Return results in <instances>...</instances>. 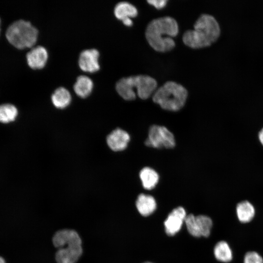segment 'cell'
<instances>
[{"mask_svg":"<svg viewBox=\"0 0 263 263\" xmlns=\"http://www.w3.org/2000/svg\"><path fill=\"white\" fill-rule=\"evenodd\" d=\"M178 32L176 20L172 17L165 16L153 19L148 23L145 37L155 51L165 53L175 47V42L172 38L176 37Z\"/></svg>","mask_w":263,"mask_h":263,"instance_id":"obj_1","label":"cell"},{"mask_svg":"<svg viewBox=\"0 0 263 263\" xmlns=\"http://www.w3.org/2000/svg\"><path fill=\"white\" fill-rule=\"evenodd\" d=\"M193 30L186 31L182 40L187 46L192 49L208 47L216 41L220 36V27L212 15H201L194 23Z\"/></svg>","mask_w":263,"mask_h":263,"instance_id":"obj_2","label":"cell"},{"mask_svg":"<svg viewBox=\"0 0 263 263\" xmlns=\"http://www.w3.org/2000/svg\"><path fill=\"white\" fill-rule=\"evenodd\" d=\"M157 87V83L154 78L144 75L121 78L115 85L118 94L126 100L135 99L136 94L141 99H147L154 93Z\"/></svg>","mask_w":263,"mask_h":263,"instance_id":"obj_3","label":"cell"},{"mask_svg":"<svg viewBox=\"0 0 263 263\" xmlns=\"http://www.w3.org/2000/svg\"><path fill=\"white\" fill-rule=\"evenodd\" d=\"M53 243L57 248L56 253L57 263H75L82 254L81 239L74 230L57 231L53 236Z\"/></svg>","mask_w":263,"mask_h":263,"instance_id":"obj_4","label":"cell"},{"mask_svg":"<svg viewBox=\"0 0 263 263\" xmlns=\"http://www.w3.org/2000/svg\"><path fill=\"white\" fill-rule=\"evenodd\" d=\"M188 95V91L183 86L169 81L155 91L152 99L163 109L176 112L184 106Z\"/></svg>","mask_w":263,"mask_h":263,"instance_id":"obj_5","label":"cell"},{"mask_svg":"<svg viewBox=\"0 0 263 263\" xmlns=\"http://www.w3.org/2000/svg\"><path fill=\"white\" fill-rule=\"evenodd\" d=\"M38 30L29 21L19 19L7 28L6 37L16 48L23 49L33 47L37 40Z\"/></svg>","mask_w":263,"mask_h":263,"instance_id":"obj_6","label":"cell"},{"mask_svg":"<svg viewBox=\"0 0 263 263\" xmlns=\"http://www.w3.org/2000/svg\"><path fill=\"white\" fill-rule=\"evenodd\" d=\"M145 144L147 146L154 148L170 149L175 146V141L173 134L167 128L152 125L150 128Z\"/></svg>","mask_w":263,"mask_h":263,"instance_id":"obj_7","label":"cell"},{"mask_svg":"<svg viewBox=\"0 0 263 263\" xmlns=\"http://www.w3.org/2000/svg\"><path fill=\"white\" fill-rule=\"evenodd\" d=\"M185 222L188 232L194 237H207L210 233L212 221L208 216L190 214L187 215Z\"/></svg>","mask_w":263,"mask_h":263,"instance_id":"obj_8","label":"cell"},{"mask_svg":"<svg viewBox=\"0 0 263 263\" xmlns=\"http://www.w3.org/2000/svg\"><path fill=\"white\" fill-rule=\"evenodd\" d=\"M187 214L182 207L174 208L169 214L164 222L165 231L169 236H173L181 228Z\"/></svg>","mask_w":263,"mask_h":263,"instance_id":"obj_9","label":"cell"},{"mask_svg":"<svg viewBox=\"0 0 263 263\" xmlns=\"http://www.w3.org/2000/svg\"><path fill=\"white\" fill-rule=\"evenodd\" d=\"M99 53L96 49L83 50L78 58V65L83 71L94 73L99 70L100 65L98 61Z\"/></svg>","mask_w":263,"mask_h":263,"instance_id":"obj_10","label":"cell"},{"mask_svg":"<svg viewBox=\"0 0 263 263\" xmlns=\"http://www.w3.org/2000/svg\"><path fill=\"white\" fill-rule=\"evenodd\" d=\"M48 57L47 50L40 45L32 47L26 54L28 65L33 69H39L44 67Z\"/></svg>","mask_w":263,"mask_h":263,"instance_id":"obj_11","label":"cell"},{"mask_svg":"<svg viewBox=\"0 0 263 263\" xmlns=\"http://www.w3.org/2000/svg\"><path fill=\"white\" fill-rule=\"evenodd\" d=\"M130 140V135L126 131L118 128L108 135L107 143L110 148L113 151H121L125 149Z\"/></svg>","mask_w":263,"mask_h":263,"instance_id":"obj_12","label":"cell"},{"mask_svg":"<svg viewBox=\"0 0 263 263\" xmlns=\"http://www.w3.org/2000/svg\"><path fill=\"white\" fill-rule=\"evenodd\" d=\"M136 207L141 215L147 216L155 211L156 208V203L152 196L141 194L136 200Z\"/></svg>","mask_w":263,"mask_h":263,"instance_id":"obj_13","label":"cell"},{"mask_svg":"<svg viewBox=\"0 0 263 263\" xmlns=\"http://www.w3.org/2000/svg\"><path fill=\"white\" fill-rule=\"evenodd\" d=\"M93 86V82L89 77L81 75L77 77L74 85V90L78 96L86 98L92 93Z\"/></svg>","mask_w":263,"mask_h":263,"instance_id":"obj_14","label":"cell"},{"mask_svg":"<svg viewBox=\"0 0 263 263\" xmlns=\"http://www.w3.org/2000/svg\"><path fill=\"white\" fill-rule=\"evenodd\" d=\"M114 14L117 19L122 21L128 18L137 17L138 10L132 4L127 1H121L115 6Z\"/></svg>","mask_w":263,"mask_h":263,"instance_id":"obj_15","label":"cell"},{"mask_svg":"<svg viewBox=\"0 0 263 263\" xmlns=\"http://www.w3.org/2000/svg\"><path fill=\"white\" fill-rule=\"evenodd\" d=\"M53 105L58 109H64L71 103L72 96L69 91L64 87L56 89L51 96Z\"/></svg>","mask_w":263,"mask_h":263,"instance_id":"obj_16","label":"cell"},{"mask_svg":"<svg viewBox=\"0 0 263 263\" xmlns=\"http://www.w3.org/2000/svg\"><path fill=\"white\" fill-rule=\"evenodd\" d=\"M236 213L239 220L244 223L249 222L255 215L253 206L247 201L239 203L236 207Z\"/></svg>","mask_w":263,"mask_h":263,"instance_id":"obj_17","label":"cell"},{"mask_svg":"<svg viewBox=\"0 0 263 263\" xmlns=\"http://www.w3.org/2000/svg\"><path fill=\"white\" fill-rule=\"evenodd\" d=\"M140 180L143 187L148 190L153 189L158 183L159 175L153 169L145 167L139 173Z\"/></svg>","mask_w":263,"mask_h":263,"instance_id":"obj_18","label":"cell"},{"mask_svg":"<svg viewBox=\"0 0 263 263\" xmlns=\"http://www.w3.org/2000/svg\"><path fill=\"white\" fill-rule=\"evenodd\" d=\"M214 255L219 261L228 263L232 259V252L228 245L225 241H220L216 244L214 248Z\"/></svg>","mask_w":263,"mask_h":263,"instance_id":"obj_19","label":"cell"},{"mask_svg":"<svg viewBox=\"0 0 263 263\" xmlns=\"http://www.w3.org/2000/svg\"><path fill=\"white\" fill-rule=\"evenodd\" d=\"M18 114L17 108L11 104L0 105V122L8 123L15 120Z\"/></svg>","mask_w":263,"mask_h":263,"instance_id":"obj_20","label":"cell"},{"mask_svg":"<svg viewBox=\"0 0 263 263\" xmlns=\"http://www.w3.org/2000/svg\"><path fill=\"white\" fill-rule=\"evenodd\" d=\"M244 263H263V259L257 252H247L244 257Z\"/></svg>","mask_w":263,"mask_h":263,"instance_id":"obj_21","label":"cell"},{"mask_svg":"<svg viewBox=\"0 0 263 263\" xmlns=\"http://www.w3.org/2000/svg\"><path fill=\"white\" fill-rule=\"evenodd\" d=\"M167 1V0H147L150 4L153 5L157 9H161L165 7Z\"/></svg>","mask_w":263,"mask_h":263,"instance_id":"obj_22","label":"cell"},{"mask_svg":"<svg viewBox=\"0 0 263 263\" xmlns=\"http://www.w3.org/2000/svg\"><path fill=\"white\" fill-rule=\"evenodd\" d=\"M123 23L127 26L130 27L132 25L133 22L131 19L128 18L122 20Z\"/></svg>","mask_w":263,"mask_h":263,"instance_id":"obj_23","label":"cell"},{"mask_svg":"<svg viewBox=\"0 0 263 263\" xmlns=\"http://www.w3.org/2000/svg\"><path fill=\"white\" fill-rule=\"evenodd\" d=\"M259 138L260 142L263 146V128L260 131L259 133Z\"/></svg>","mask_w":263,"mask_h":263,"instance_id":"obj_24","label":"cell"},{"mask_svg":"<svg viewBox=\"0 0 263 263\" xmlns=\"http://www.w3.org/2000/svg\"><path fill=\"white\" fill-rule=\"evenodd\" d=\"M0 263H5L4 259L1 257H0Z\"/></svg>","mask_w":263,"mask_h":263,"instance_id":"obj_25","label":"cell"},{"mask_svg":"<svg viewBox=\"0 0 263 263\" xmlns=\"http://www.w3.org/2000/svg\"><path fill=\"white\" fill-rule=\"evenodd\" d=\"M0 24H1V20H0Z\"/></svg>","mask_w":263,"mask_h":263,"instance_id":"obj_26","label":"cell"},{"mask_svg":"<svg viewBox=\"0 0 263 263\" xmlns=\"http://www.w3.org/2000/svg\"><path fill=\"white\" fill-rule=\"evenodd\" d=\"M152 263L148 262H145V263Z\"/></svg>","mask_w":263,"mask_h":263,"instance_id":"obj_27","label":"cell"}]
</instances>
